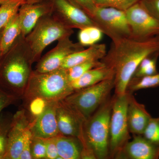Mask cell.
Wrapping results in <instances>:
<instances>
[{"instance_id": "cell-1", "label": "cell", "mask_w": 159, "mask_h": 159, "mask_svg": "<svg viewBox=\"0 0 159 159\" xmlns=\"http://www.w3.org/2000/svg\"><path fill=\"white\" fill-rule=\"evenodd\" d=\"M158 51L159 35L148 39L130 37L112 42L109 50L100 61L115 73V94L125 93L128 83L141 61Z\"/></svg>"}, {"instance_id": "cell-2", "label": "cell", "mask_w": 159, "mask_h": 159, "mask_svg": "<svg viewBox=\"0 0 159 159\" xmlns=\"http://www.w3.org/2000/svg\"><path fill=\"white\" fill-rule=\"evenodd\" d=\"M31 54L21 34L0 59V89L19 99L22 98L32 70Z\"/></svg>"}, {"instance_id": "cell-3", "label": "cell", "mask_w": 159, "mask_h": 159, "mask_svg": "<svg viewBox=\"0 0 159 159\" xmlns=\"http://www.w3.org/2000/svg\"><path fill=\"white\" fill-rule=\"evenodd\" d=\"M66 69L47 73L33 70L22 99L24 101L40 98L48 103L62 100L74 92Z\"/></svg>"}, {"instance_id": "cell-4", "label": "cell", "mask_w": 159, "mask_h": 159, "mask_svg": "<svg viewBox=\"0 0 159 159\" xmlns=\"http://www.w3.org/2000/svg\"><path fill=\"white\" fill-rule=\"evenodd\" d=\"M113 97L109 98L84 124L83 146L90 149L96 159H110V123Z\"/></svg>"}, {"instance_id": "cell-5", "label": "cell", "mask_w": 159, "mask_h": 159, "mask_svg": "<svg viewBox=\"0 0 159 159\" xmlns=\"http://www.w3.org/2000/svg\"><path fill=\"white\" fill-rule=\"evenodd\" d=\"M70 29L50 14L41 18L34 28L25 37L33 63L38 61L44 50L52 43L63 38L70 37Z\"/></svg>"}, {"instance_id": "cell-6", "label": "cell", "mask_w": 159, "mask_h": 159, "mask_svg": "<svg viewBox=\"0 0 159 159\" xmlns=\"http://www.w3.org/2000/svg\"><path fill=\"white\" fill-rule=\"evenodd\" d=\"M114 78L78 90L63 99L86 120L110 97Z\"/></svg>"}, {"instance_id": "cell-7", "label": "cell", "mask_w": 159, "mask_h": 159, "mask_svg": "<svg viewBox=\"0 0 159 159\" xmlns=\"http://www.w3.org/2000/svg\"><path fill=\"white\" fill-rule=\"evenodd\" d=\"M131 93L113 96L110 123V159H115L130 140L127 119V108Z\"/></svg>"}, {"instance_id": "cell-8", "label": "cell", "mask_w": 159, "mask_h": 159, "mask_svg": "<svg viewBox=\"0 0 159 159\" xmlns=\"http://www.w3.org/2000/svg\"><path fill=\"white\" fill-rule=\"evenodd\" d=\"M91 18L112 42L131 37L125 11L111 7H97Z\"/></svg>"}, {"instance_id": "cell-9", "label": "cell", "mask_w": 159, "mask_h": 159, "mask_svg": "<svg viewBox=\"0 0 159 159\" xmlns=\"http://www.w3.org/2000/svg\"><path fill=\"white\" fill-rule=\"evenodd\" d=\"M125 12L132 37L144 39L159 35V21L147 10L141 0Z\"/></svg>"}, {"instance_id": "cell-10", "label": "cell", "mask_w": 159, "mask_h": 159, "mask_svg": "<svg viewBox=\"0 0 159 159\" xmlns=\"http://www.w3.org/2000/svg\"><path fill=\"white\" fill-rule=\"evenodd\" d=\"M70 37L58 40L56 47L38 61L34 71L37 73H47L61 68L63 62L69 55L84 49L79 43H74Z\"/></svg>"}, {"instance_id": "cell-11", "label": "cell", "mask_w": 159, "mask_h": 159, "mask_svg": "<svg viewBox=\"0 0 159 159\" xmlns=\"http://www.w3.org/2000/svg\"><path fill=\"white\" fill-rule=\"evenodd\" d=\"M52 2L51 14L67 27L80 30L89 26L97 27L90 16L67 0H52Z\"/></svg>"}, {"instance_id": "cell-12", "label": "cell", "mask_w": 159, "mask_h": 159, "mask_svg": "<svg viewBox=\"0 0 159 159\" xmlns=\"http://www.w3.org/2000/svg\"><path fill=\"white\" fill-rule=\"evenodd\" d=\"M31 123L25 108L17 111L12 116L8 134L7 148L3 159H19L26 131Z\"/></svg>"}, {"instance_id": "cell-13", "label": "cell", "mask_w": 159, "mask_h": 159, "mask_svg": "<svg viewBox=\"0 0 159 159\" xmlns=\"http://www.w3.org/2000/svg\"><path fill=\"white\" fill-rule=\"evenodd\" d=\"M56 116L60 135L81 139L86 120L77 111L63 100H61L57 102Z\"/></svg>"}, {"instance_id": "cell-14", "label": "cell", "mask_w": 159, "mask_h": 159, "mask_svg": "<svg viewBox=\"0 0 159 159\" xmlns=\"http://www.w3.org/2000/svg\"><path fill=\"white\" fill-rule=\"evenodd\" d=\"M57 102L49 103L43 111L31 122L32 137L48 139L60 135L56 116Z\"/></svg>"}, {"instance_id": "cell-15", "label": "cell", "mask_w": 159, "mask_h": 159, "mask_svg": "<svg viewBox=\"0 0 159 159\" xmlns=\"http://www.w3.org/2000/svg\"><path fill=\"white\" fill-rule=\"evenodd\" d=\"M52 9V0L32 4H23L18 11L21 35L24 37L26 36L41 18L51 14Z\"/></svg>"}, {"instance_id": "cell-16", "label": "cell", "mask_w": 159, "mask_h": 159, "mask_svg": "<svg viewBox=\"0 0 159 159\" xmlns=\"http://www.w3.org/2000/svg\"><path fill=\"white\" fill-rule=\"evenodd\" d=\"M159 148L142 135H134L132 140L122 148L115 157L116 159H158Z\"/></svg>"}, {"instance_id": "cell-17", "label": "cell", "mask_w": 159, "mask_h": 159, "mask_svg": "<svg viewBox=\"0 0 159 159\" xmlns=\"http://www.w3.org/2000/svg\"><path fill=\"white\" fill-rule=\"evenodd\" d=\"M126 115L130 133L142 135L152 116L145 106L138 102L132 93L129 95Z\"/></svg>"}, {"instance_id": "cell-18", "label": "cell", "mask_w": 159, "mask_h": 159, "mask_svg": "<svg viewBox=\"0 0 159 159\" xmlns=\"http://www.w3.org/2000/svg\"><path fill=\"white\" fill-rule=\"evenodd\" d=\"M105 44L97 43L69 55L63 62L61 68L67 69L73 66L93 61L101 60L107 54Z\"/></svg>"}, {"instance_id": "cell-19", "label": "cell", "mask_w": 159, "mask_h": 159, "mask_svg": "<svg viewBox=\"0 0 159 159\" xmlns=\"http://www.w3.org/2000/svg\"><path fill=\"white\" fill-rule=\"evenodd\" d=\"M114 77L115 73L112 70L104 65L88 71L71 84L74 90L76 91Z\"/></svg>"}, {"instance_id": "cell-20", "label": "cell", "mask_w": 159, "mask_h": 159, "mask_svg": "<svg viewBox=\"0 0 159 159\" xmlns=\"http://www.w3.org/2000/svg\"><path fill=\"white\" fill-rule=\"evenodd\" d=\"M55 139L59 159H80L83 144L79 138L60 135Z\"/></svg>"}, {"instance_id": "cell-21", "label": "cell", "mask_w": 159, "mask_h": 159, "mask_svg": "<svg viewBox=\"0 0 159 159\" xmlns=\"http://www.w3.org/2000/svg\"><path fill=\"white\" fill-rule=\"evenodd\" d=\"M21 34V30L18 12L1 31V57L9 51Z\"/></svg>"}, {"instance_id": "cell-22", "label": "cell", "mask_w": 159, "mask_h": 159, "mask_svg": "<svg viewBox=\"0 0 159 159\" xmlns=\"http://www.w3.org/2000/svg\"><path fill=\"white\" fill-rule=\"evenodd\" d=\"M159 86V73L149 76L132 77L126 88V92L132 93L134 92L144 89Z\"/></svg>"}, {"instance_id": "cell-23", "label": "cell", "mask_w": 159, "mask_h": 159, "mask_svg": "<svg viewBox=\"0 0 159 159\" xmlns=\"http://www.w3.org/2000/svg\"><path fill=\"white\" fill-rule=\"evenodd\" d=\"M24 0H9L0 6V31L18 12Z\"/></svg>"}, {"instance_id": "cell-24", "label": "cell", "mask_w": 159, "mask_h": 159, "mask_svg": "<svg viewBox=\"0 0 159 159\" xmlns=\"http://www.w3.org/2000/svg\"><path fill=\"white\" fill-rule=\"evenodd\" d=\"M159 57V51H158L145 57L138 66L133 77L149 76L158 73L157 70V62Z\"/></svg>"}, {"instance_id": "cell-25", "label": "cell", "mask_w": 159, "mask_h": 159, "mask_svg": "<svg viewBox=\"0 0 159 159\" xmlns=\"http://www.w3.org/2000/svg\"><path fill=\"white\" fill-rule=\"evenodd\" d=\"M103 33L96 26H89L80 29L78 34L79 43L84 47L98 43L101 39Z\"/></svg>"}, {"instance_id": "cell-26", "label": "cell", "mask_w": 159, "mask_h": 159, "mask_svg": "<svg viewBox=\"0 0 159 159\" xmlns=\"http://www.w3.org/2000/svg\"><path fill=\"white\" fill-rule=\"evenodd\" d=\"M104 65L100 60L93 61L76 65L66 70L69 80L71 83L91 69Z\"/></svg>"}, {"instance_id": "cell-27", "label": "cell", "mask_w": 159, "mask_h": 159, "mask_svg": "<svg viewBox=\"0 0 159 159\" xmlns=\"http://www.w3.org/2000/svg\"><path fill=\"white\" fill-rule=\"evenodd\" d=\"M13 116H0V159H3L7 148L8 134Z\"/></svg>"}, {"instance_id": "cell-28", "label": "cell", "mask_w": 159, "mask_h": 159, "mask_svg": "<svg viewBox=\"0 0 159 159\" xmlns=\"http://www.w3.org/2000/svg\"><path fill=\"white\" fill-rule=\"evenodd\" d=\"M27 111L31 122L36 119L43 111L48 104L44 99L40 98H33L25 101Z\"/></svg>"}, {"instance_id": "cell-29", "label": "cell", "mask_w": 159, "mask_h": 159, "mask_svg": "<svg viewBox=\"0 0 159 159\" xmlns=\"http://www.w3.org/2000/svg\"><path fill=\"white\" fill-rule=\"evenodd\" d=\"M142 135L159 148V117H152Z\"/></svg>"}, {"instance_id": "cell-30", "label": "cell", "mask_w": 159, "mask_h": 159, "mask_svg": "<svg viewBox=\"0 0 159 159\" xmlns=\"http://www.w3.org/2000/svg\"><path fill=\"white\" fill-rule=\"evenodd\" d=\"M140 0H93L97 7H111L126 11Z\"/></svg>"}, {"instance_id": "cell-31", "label": "cell", "mask_w": 159, "mask_h": 159, "mask_svg": "<svg viewBox=\"0 0 159 159\" xmlns=\"http://www.w3.org/2000/svg\"><path fill=\"white\" fill-rule=\"evenodd\" d=\"M31 154L32 159H46V139L32 137Z\"/></svg>"}, {"instance_id": "cell-32", "label": "cell", "mask_w": 159, "mask_h": 159, "mask_svg": "<svg viewBox=\"0 0 159 159\" xmlns=\"http://www.w3.org/2000/svg\"><path fill=\"white\" fill-rule=\"evenodd\" d=\"M71 4L77 8L81 9L88 15L92 16L97 6L95 5L93 0H67Z\"/></svg>"}, {"instance_id": "cell-33", "label": "cell", "mask_w": 159, "mask_h": 159, "mask_svg": "<svg viewBox=\"0 0 159 159\" xmlns=\"http://www.w3.org/2000/svg\"><path fill=\"white\" fill-rule=\"evenodd\" d=\"M32 138V134L29 126V128L26 131L25 134L22 150L19 159H32L31 154Z\"/></svg>"}, {"instance_id": "cell-34", "label": "cell", "mask_w": 159, "mask_h": 159, "mask_svg": "<svg viewBox=\"0 0 159 159\" xmlns=\"http://www.w3.org/2000/svg\"><path fill=\"white\" fill-rule=\"evenodd\" d=\"M46 159H59L55 137L46 139Z\"/></svg>"}, {"instance_id": "cell-35", "label": "cell", "mask_w": 159, "mask_h": 159, "mask_svg": "<svg viewBox=\"0 0 159 159\" xmlns=\"http://www.w3.org/2000/svg\"><path fill=\"white\" fill-rule=\"evenodd\" d=\"M147 10L159 21V0H141Z\"/></svg>"}, {"instance_id": "cell-36", "label": "cell", "mask_w": 159, "mask_h": 159, "mask_svg": "<svg viewBox=\"0 0 159 159\" xmlns=\"http://www.w3.org/2000/svg\"><path fill=\"white\" fill-rule=\"evenodd\" d=\"M17 99L16 97L0 89V113L4 108L11 105Z\"/></svg>"}, {"instance_id": "cell-37", "label": "cell", "mask_w": 159, "mask_h": 159, "mask_svg": "<svg viewBox=\"0 0 159 159\" xmlns=\"http://www.w3.org/2000/svg\"><path fill=\"white\" fill-rule=\"evenodd\" d=\"M26 3H29V4H32V3H35L39 2H43V1H48V0H24ZM51 1V0H50Z\"/></svg>"}, {"instance_id": "cell-38", "label": "cell", "mask_w": 159, "mask_h": 159, "mask_svg": "<svg viewBox=\"0 0 159 159\" xmlns=\"http://www.w3.org/2000/svg\"><path fill=\"white\" fill-rule=\"evenodd\" d=\"M9 0H0V6L2 4H4V3L6 2L9 1Z\"/></svg>"}, {"instance_id": "cell-39", "label": "cell", "mask_w": 159, "mask_h": 159, "mask_svg": "<svg viewBox=\"0 0 159 159\" xmlns=\"http://www.w3.org/2000/svg\"><path fill=\"white\" fill-rule=\"evenodd\" d=\"M1 31H0V39H1ZM1 58V50H0V59Z\"/></svg>"}]
</instances>
